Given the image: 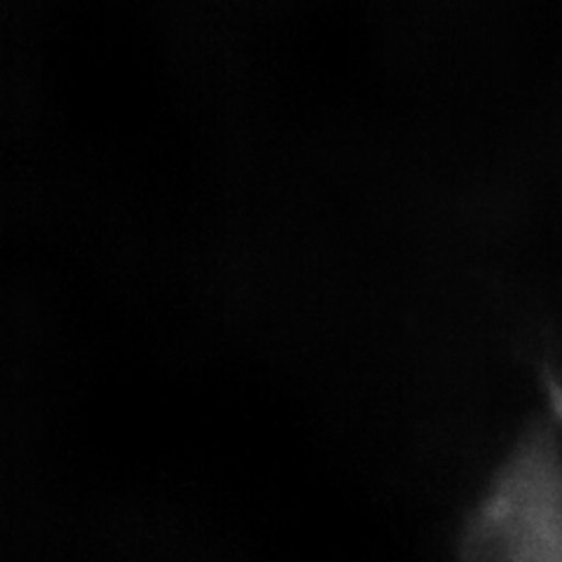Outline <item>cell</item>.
Here are the masks:
<instances>
[{
  "label": "cell",
  "instance_id": "cell-1",
  "mask_svg": "<svg viewBox=\"0 0 562 562\" xmlns=\"http://www.w3.org/2000/svg\"><path fill=\"white\" fill-rule=\"evenodd\" d=\"M504 562H562V462L539 443L516 464L497 499Z\"/></svg>",
  "mask_w": 562,
  "mask_h": 562
},
{
  "label": "cell",
  "instance_id": "cell-2",
  "mask_svg": "<svg viewBox=\"0 0 562 562\" xmlns=\"http://www.w3.org/2000/svg\"><path fill=\"white\" fill-rule=\"evenodd\" d=\"M553 401H555V413L562 419V386H553Z\"/></svg>",
  "mask_w": 562,
  "mask_h": 562
}]
</instances>
